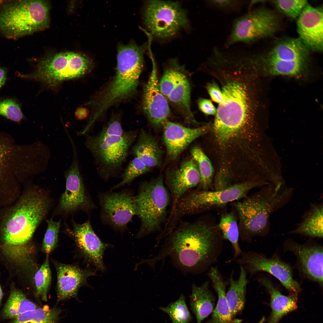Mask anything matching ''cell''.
Here are the masks:
<instances>
[{
  "mask_svg": "<svg viewBox=\"0 0 323 323\" xmlns=\"http://www.w3.org/2000/svg\"><path fill=\"white\" fill-rule=\"evenodd\" d=\"M221 85L212 128L218 142L224 146L252 125L258 108L255 77L249 68L237 65L219 66L211 74Z\"/></svg>",
  "mask_w": 323,
  "mask_h": 323,
  "instance_id": "cell-1",
  "label": "cell"
},
{
  "mask_svg": "<svg viewBox=\"0 0 323 323\" xmlns=\"http://www.w3.org/2000/svg\"><path fill=\"white\" fill-rule=\"evenodd\" d=\"M158 254L145 263L154 267L167 257L186 272L201 274L218 261L224 246L222 233L211 215H205L191 223L179 226L166 238Z\"/></svg>",
  "mask_w": 323,
  "mask_h": 323,
  "instance_id": "cell-2",
  "label": "cell"
},
{
  "mask_svg": "<svg viewBox=\"0 0 323 323\" xmlns=\"http://www.w3.org/2000/svg\"><path fill=\"white\" fill-rule=\"evenodd\" d=\"M293 191L286 187L278 190L274 185H270L234 202L241 240L249 243L254 237L268 233L271 216L288 202Z\"/></svg>",
  "mask_w": 323,
  "mask_h": 323,
  "instance_id": "cell-3",
  "label": "cell"
},
{
  "mask_svg": "<svg viewBox=\"0 0 323 323\" xmlns=\"http://www.w3.org/2000/svg\"><path fill=\"white\" fill-rule=\"evenodd\" d=\"M33 187L23 194L4 215L0 227L7 246H19L31 239L45 215L49 201L45 193Z\"/></svg>",
  "mask_w": 323,
  "mask_h": 323,
  "instance_id": "cell-4",
  "label": "cell"
},
{
  "mask_svg": "<svg viewBox=\"0 0 323 323\" xmlns=\"http://www.w3.org/2000/svg\"><path fill=\"white\" fill-rule=\"evenodd\" d=\"M138 135L136 131H124L120 120L114 119L98 134L87 136L85 145L103 179H107L120 171Z\"/></svg>",
  "mask_w": 323,
  "mask_h": 323,
  "instance_id": "cell-5",
  "label": "cell"
},
{
  "mask_svg": "<svg viewBox=\"0 0 323 323\" xmlns=\"http://www.w3.org/2000/svg\"><path fill=\"white\" fill-rule=\"evenodd\" d=\"M144 54L141 48L134 45L118 48L115 75L94 102L97 117H100L110 107L136 92L143 68Z\"/></svg>",
  "mask_w": 323,
  "mask_h": 323,
  "instance_id": "cell-6",
  "label": "cell"
},
{
  "mask_svg": "<svg viewBox=\"0 0 323 323\" xmlns=\"http://www.w3.org/2000/svg\"><path fill=\"white\" fill-rule=\"evenodd\" d=\"M310 51L298 38L287 37L263 52L248 56V59L257 74L296 77L307 70Z\"/></svg>",
  "mask_w": 323,
  "mask_h": 323,
  "instance_id": "cell-7",
  "label": "cell"
},
{
  "mask_svg": "<svg viewBox=\"0 0 323 323\" xmlns=\"http://www.w3.org/2000/svg\"><path fill=\"white\" fill-rule=\"evenodd\" d=\"M41 166L40 154L34 143L17 144L10 135L0 131V196L7 192L5 190L37 174Z\"/></svg>",
  "mask_w": 323,
  "mask_h": 323,
  "instance_id": "cell-8",
  "label": "cell"
},
{
  "mask_svg": "<svg viewBox=\"0 0 323 323\" xmlns=\"http://www.w3.org/2000/svg\"><path fill=\"white\" fill-rule=\"evenodd\" d=\"M49 8L41 0L0 1V33L16 39L45 28Z\"/></svg>",
  "mask_w": 323,
  "mask_h": 323,
  "instance_id": "cell-9",
  "label": "cell"
},
{
  "mask_svg": "<svg viewBox=\"0 0 323 323\" xmlns=\"http://www.w3.org/2000/svg\"><path fill=\"white\" fill-rule=\"evenodd\" d=\"M263 185L262 181L254 179L237 183L221 190L191 189L178 200L173 210V216L179 220L185 215L223 207L230 202L244 198L253 189Z\"/></svg>",
  "mask_w": 323,
  "mask_h": 323,
  "instance_id": "cell-10",
  "label": "cell"
},
{
  "mask_svg": "<svg viewBox=\"0 0 323 323\" xmlns=\"http://www.w3.org/2000/svg\"><path fill=\"white\" fill-rule=\"evenodd\" d=\"M164 182L163 176L161 175L141 185L136 196L137 215L141 221L137 237L160 230L166 220L171 197Z\"/></svg>",
  "mask_w": 323,
  "mask_h": 323,
  "instance_id": "cell-11",
  "label": "cell"
},
{
  "mask_svg": "<svg viewBox=\"0 0 323 323\" xmlns=\"http://www.w3.org/2000/svg\"><path fill=\"white\" fill-rule=\"evenodd\" d=\"M93 66L92 60L86 55L72 52H62L42 60L33 73H19L18 76L39 80L54 85L64 80L81 77L89 72Z\"/></svg>",
  "mask_w": 323,
  "mask_h": 323,
  "instance_id": "cell-12",
  "label": "cell"
},
{
  "mask_svg": "<svg viewBox=\"0 0 323 323\" xmlns=\"http://www.w3.org/2000/svg\"><path fill=\"white\" fill-rule=\"evenodd\" d=\"M144 21L154 37L165 39L175 36L188 26L186 10L179 2L151 0L145 5Z\"/></svg>",
  "mask_w": 323,
  "mask_h": 323,
  "instance_id": "cell-13",
  "label": "cell"
},
{
  "mask_svg": "<svg viewBox=\"0 0 323 323\" xmlns=\"http://www.w3.org/2000/svg\"><path fill=\"white\" fill-rule=\"evenodd\" d=\"M280 19L275 13L264 8L251 10L236 19L224 47L237 43L250 44L271 37L280 27Z\"/></svg>",
  "mask_w": 323,
  "mask_h": 323,
  "instance_id": "cell-14",
  "label": "cell"
},
{
  "mask_svg": "<svg viewBox=\"0 0 323 323\" xmlns=\"http://www.w3.org/2000/svg\"><path fill=\"white\" fill-rule=\"evenodd\" d=\"M235 260L247 275L252 276L259 272H265L277 278L291 294L297 296L300 291L299 284L293 278L290 266L277 258H268L253 251L242 252Z\"/></svg>",
  "mask_w": 323,
  "mask_h": 323,
  "instance_id": "cell-15",
  "label": "cell"
},
{
  "mask_svg": "<svg viewBox=\"0 0 323 323\" xmlns=\"http://www.w3.org/2000/svg\"><path fill=\"white\" fill-rule=\"evenodd\" d=\"M100 201L103 220L116 229L124 230L137 215L136 196L129 192L102 194Z\"/></svg>",
  "mask_w": 323,
  "mask_h": 323,
  "instance_id": "cell-16",
  "label": "cell"
},
{
  "mask_svg": "<svg viewBox=\"0 0 323 323\" xmlns=\"http://www.w3.org/2000/svg\"><path fill=\"white\" fill-rule=\"evenodd\" d=\"M72 149V159L65 172V189L60 200V207L67 212L80 208H89L92 206L87 198L80 173L77 147L74 141L70 142Z\"/></svg>",
  "mask_w": 323,
  "mask_h": 323,
  "instance_id": "cell-17",
  "label": "cell"
},
{
  "mask_svg": "<svg viewBox=\"0 0 323 323\" xmlns=\"http://www.w3.org/2000/svg\"><path fill=\"white\" fill-rule=\"evenodd\" d=\"M162 127L163 140L167 156L170 160L173 161L193 141L212 129V125L208 123L196 128H190L168 120Z\"/></svg>",
  "mask_w": 323,
  "mask_h": 323,
  "instance_id": "cell-18",
  "label": "cell"
},
{
  "mask_svg": "<svg viewBox=\"0 0 323 323\" xmlns=\"http://www.w3.org/2000/svg\"><path fill=\"white\" fill-rule=\"evenodd\" d=\"M323 9L308 3L297 18V30L298 38L310 51H322Z\"/></svg>",
  "mask_w": 323,
  "mask_h": 323,
  "instance_id": "cell-19",
  "label": "cell"
},
{
  "mask_svg": "<svg viewBox=\"0 0 323 323\" xmlns=\"http://www.w3.org/2000/svg\"><path fill=\"white\" fill-rule=\"evenodd\" d=\"M159 83L155 64L153 60L152 72L144 89L143 108L152 124L156 127H162L168 120L170 109L167 99L160 90Z\"/></svg>",
  "mask_w": 323,
  "mask_h": 323,
  "instance_id": "cell-20",
  "label": "cell"
},
{
  "mask_svg": "<svg viewBox=\"0 0 323 323\" xmlns=\"http://www.w3.org/2000/svg\"><path fill=\"white\" fill-rule=\"evenodd\" d=\"M200 179L197 164L193 158L185 161L179 168L167 171L165 183L172 200L171 210L183 195L199 185Z\"/></svg>",
  "mask_w": 323,
  "mask_h": 323,
  "instance_id": "cell-21",
  "label": "cell"
},
{
  "mask_svg": "<svg viewBox=\"0 0 323 323\" xmlns=\"http://www.w3.org/2000/svg\"><path fill=\"white\" fill-rule=\"evenodd\" d=\"M286 248L296 256L302 272L308 278L323 284V248L318 245L299 244L287 240Z\"/></svg>",
  "mask_w": 323,
  "mask_h": 323,
  "instance_id": "cell-22",
  "label": "cell"
},
{
  "mask_svg": "<svg viewBox=\"0 0 323 323\" xmlns=\"http://www.w3.org/2000/svg\"><path fill=\"white\" fill-rule=\"evenodd\" d=\"M72 232L77 244L85 257L96 268L104 271L103 255L110 245L100 240L89 221L81 224H75Z\"/></svg>",
  "mask_w": 323,
  "mask_h": 323,
  "instance_id": "cell-23",
  "label": "cell"
},
{
  "mask_svg": "<svg viewBox=\"0 0 323 323\" xmlns=\"http://www.w3.org/2000/svg\"><path fill=\"white\" fill-rule=\"evenodd\" d=\"M57 275L58 299L63 300L74 296L79 287L86 282L94 272L84 270L72 265L57 263Z\"/></svg>",
  "mask_w": 323,
  "mask_h": 323,
  "instance_id": "cell-24",
  "label": "cell"
},
{
  "mask_svg": "<svg viewBox=\"0 0 323 323\" xmlns=\"http://www.w3.org/2000/svg\"><path fill=\"white\" fill-rule=\"evenodd\" d=\"M208 275L212 287L217 293L218 301L212 313L211 319L207 323H240L242 319L233 317L231 313L226 298V290L228 281L225 280L217 267L212 266Z\"/></svg>",
  "mask_w": 323,
  "mask_h": 323,
  "instance_id": "cell-25",
  "label": "cell"
},
{
  "mask_svg": "<svg viewBox=\"0 0 323 323\" xmlns=\"http://www.w3.org/2000/svg\"><path fill=\"white\" fill-rule=\"evenodd\" d=\"M168 95L166 98L167 101L178 108L188 123L198 124L194 118L191 109L190 83L181 68Z\"/></svg>",
  "mask_w": 323,
  "mask_h": 323,
  "instance_id": "cell-26",
  "label": "cell"
},
{
  "mask_svg": "<svg viewBox=\"0 0 323 323\" xmlns=\"http://www.w3.org/2000/svg\"><path fill=\"white\" fill-rule=\"evenodd\" d=\"M258 280L260 284L267 290L271 296L272 312L267 323H278L283 316L296 309L297 296L291 294L289 296L282 294L270 280L265 278H260Z\"/></svg>",
  "mask_w": 323,
  "mask_h": 323,
  "instance_id": "cell-27",
  "label": "cell"
},
{
  "mask_svg": "<svg viewBox=\"0 0 323 323\" xmlns=\"http://www.w3.org/2000/svg\"><path fill=\"white\" fill-rule=\"evenodd\" d=\"M137 139L132 150L135 157L151 168L160 166L162 152L156 139L144 130L140 132Z\"/></svg>",
  "mask_w": 323,
  "mask_h": 323,
  "instance_id": "cell-28",
  "label": "cell"
},
{
  "mask_svg": "<svg viewBox=\"0 0 323 323\" xmlns=\"http://www.w3.org/2000/svg\"><path fill=\"white\" fill-rule=\"evenodd\" d=\"M209 281H206L200 286L192 285L190 298L191 310L195 314L197 323L202 321L213 311L215 297L209 287Z\"/></svg>",
  "mask_w": 323,
  "mask_h": 323,
  "instance_id": "cell-29",
  "label": "cell"
},
{
  "mask_svg": "<svg viewBox=\"0 0 323 323\" xmlns=\"http://www.w3.org/2000/svg\"><path fill=\"white\" fill-rule=\"evenodd\" d=\"M238 278H233L234 272L228 280L229 287L226 293V298L232 316L235 318L244 307L247 286L249 281L247 274L242 266Z\"/></svg>",
  "mask_w": 323,
  "mask_h": 323,
  "instance_id": "cell-30",
  "label": "cell"
},
{
  "mask_svg": "<svg viewBox=\"0 0 323 323\" xmlns=\"http://www.w3.org/2000/svg\"><path fill=\"white\" fill-rule=\"evenodd\" d=\"M322 203L311 204L301 222L290 232L312 237H323Z\"/></svg>",
  "mask_w": 323,
  "mask_h": 323,
  "instance_id": "cell-31",
  "label": "cell"
},
{
  "mask_svg": "<svg viewBox=\"0 0 323 323\" xmlns=\"http://www.w3.org/2000/svg\"><path fill=\"white\" fill-rule=\"evenodd\" d=\"M218 224L224 239L230 242L234 249L233 256L228 261L229 262H232L239 257L242 252L239 243L238 219L235 211L223 214Z\"/></svg>",
  "mask_w": 323,
  "mask_h": 323,
  "instance_id": "cell-32",
  "label": "cell"
},
{
  "mask_svg": "<svg viewBox=\"0 0 323 323\" xmlns=\"http://www.w3.org/2000/svg\"><path fill=\"white\" fill-rule=\"evenodd\" d=\"M190 153L197 163L200 175V181L199 185L200 190H214L213 184L214 170L209 158L199 147H192Z\"/></svg>",
  "mask_w": 323,
  "mask_h": 323,
  "instance_id": "cell-33",
  "label": "cell"
},
{
  "mask_svg": "<svg viewBox=\"0 0 323 323\" xmlns=\"http://www.w3.org/2000/svg\"><path fill=\"white\" fill-rule=\"evenodd\" d=\"M36 308V305L22 292L15 290L11 292L7 300L3 314L7 318L15 319L24 313Z\"/></svg>",
  "mask_w": 323,
  "mask_h": 323,
  "instance_id": "cell-34",
  "label": "cell"
},
{
  "mask_svg": "<svg viewBox=\"0 0 323 323\" xmlns=\"http://www.w3.org/2000/svg\"><path fill=\"white\" fill-rule=\"evenodd\" d=\"M60 311L55 308H36L15 318L13 323H55Z\"/></svg>",
  "mask_w": 323,
  "mask_h": 323,
  "instance_id": "cell-35",
  "label": "cell"
},
{
  "mask_svg": "<svg viewBox=\"0 0 323 323\" xmlns=\"http://www.w3.org/2000/svg\"><path fill=\"white\" fill-rule=\"evenodd\" d=\"M160 309L168 314L172 323H189L192 319L183 294L176 301Z\"/></svg>",
  "mask_w": 323,
  "mask_h": 323,
  "instance_id": "cell-36",
  "label": "cell"
},
{
  "mask_svg": "<svg viewBox=\"0 0 323 323\" xmlns=\"http://www.w3.org/2000/svg\"><path fill=\"white\" fill-rule=\"evenodd\" d=\"M46 256L45 261L35 276L36 294L45 301L47 300L48 292L51 280L48 255Z\"/></svg>",
  "mask_w": 323,
  "mask_h": 323,
  "instance_id": "cell-37",
  "label": "cell"
},
{
  "mask_svg": "<svg viewBox=\"0 0 323 323\" xmlns=\"http://www.w3.org/2000/svg\"><path fill=\"white\" fill-rule=\"evenodd\" d=\"M0 115L17 123L20 122L25 118L19 101L13 98L0 100Z\"/></svg>",
  "mask_w": 323,
  "mask_h": 323,
  "instance_id": "cell-38",
  "label": "cell"
},
{
  "mask_svg": "<svg viewBox=\"0 0 323 323\" xmlns=\"http://www.w3.org/2000/svg\"><path fill=\"white\" fill-rule=\"evenodd\" d=\"M151 168L139 159L135 157L129 162L122 176L121 181L114 187L116 188L131 182L138 176L149 171Z\"/></svg>",
  "mask_w": 323,
  "mask_h": 323,
  "instance_id": "cell-39",
  "label": "cell"
},
{
  "mask_svg": "<svg viewBox=\"0 0 323 323\" xmlns=\"http://www.w3.org/2000/svg\"><path fill=\"white\" fill-rule=\"evenodd\" d=\"M274 4L283 14L292 19L297 18L308 3L305 0H279L272 1Z\"/></svg>",
  "mask_w": 323,
  "mask_h": 323,
  "instance_id": "cell-40",
  "label": "cell"
},
{
  "mask_svg": "<svg viewBox=\"0 0 323 323\" xmlns=\"http://www.w3.org/2000/svg\"><path fill=\"white\" fill-rule=\"evenodd\" d=\"M47 222L48 226L43 239L42 249L46 255H48L57 245L60 222L51 219Z\"/></svg>",
  "mask_w": 323,
  "mask_h": 323,
  "instance_id": "cell-41",
  "label": "cell"
},
{
  "mask_svg": "<svg viewBox=\"0 0 323 323\" xmlns=\"http://www.w3.org/2000/svg\"><path fill=\"white\" fill-rule=\"evenodd\" d=\"M248 1L235 0H210L206 1L211 7L223 11H236L240 10Z\"/></svg>",
  "mask_w": 323,
  "mask_h": 323,
  "instance_id": "cell-42",
  "label": "cell"
},
{
  "mask_svg": "<svg viewBox=\"0 0 323 323\" xmlns=\"http://www.w3.org/2000/svg\"><path fill=\"white\" fill-rule=\"evenodd\" d=\"M206 89L213 101L219 104L222 99L221 90L215 81L207 84Z\"/></svg>",
  "mask_w": 323,
  "mask_h": 323,
  "instance_id": "cell-43",
  "label": "cell"
},
{
  "mask_svg": "<svg viewBox=\"0 0 323 323\" xmlns=\"http://www.w3.org/2000/svg\"><path fill=\"white\" fill-rule=\"evenodd\" d=\"M198 105L199 110L205 115L215 116L217 114V108L210 99L200 98L198 100Z\"/></svg>",
  "mask_w": 323,
  "mask_h": 323,
  "instance_id": "cell-44",
  "label": "cell"
},
{
  "mask_svg": "<svg viewBox=\"0 0 323 323\" xmlns=\"http://www.w3.org/2000/svg\"><path fill=\"white\" fill-rule=\"evenodd\" d=\"M87 112L84 108H79L77 109L75 113V116L77 120H82L87 117Z\"/></svg>",
  "mask_w": 323,
  "mask_h": 323,
  "instance_id": "cell-45",
  "label": "cell"
},
{
  "mask_svg": "<svg viewBox=\"0 0 323 323\" xmlns=\"http://www.w3.org/2000/svg\"><path fill=\"white\" fill-rule=\"evenodd\" d=\"M7 69L0 66V89L5 84L7 80Z\"/></svg>",
  "mask_w": 323,
  "mask_h": 323,
  "instance_id": "cell-46",
  "label": "cell"
},
{
  "mask_svg": "<svg viewBox=\"0 0 323 323\" xmlns=\"http://www.w3.org/2000/svg\"><path fill=\"white\" fill-rule=\"evenodd\" d=\"M3 296V293L2 289L0 285V302Z\"/></svg>",
  "mask_w": 323,
  "mask_h": 323,
  "instance_id": "cell-47",
  "label": "cell"
},
{
  "mask_svg": "<svg viewBox=\"0 0 323 323\" xmlns=\"http://www.w3.org/2000/svg\"><path fill=\"white\" fill-rule=\"evenodd\" d=\"M265 320V318L263 316L261 319L257 323H263Z\"/></svg>",
  "mask_w": 323,
  "mask_h": 323,
  "instance_id": "cell-48",
  "label": "cell"
}]
</instances>
